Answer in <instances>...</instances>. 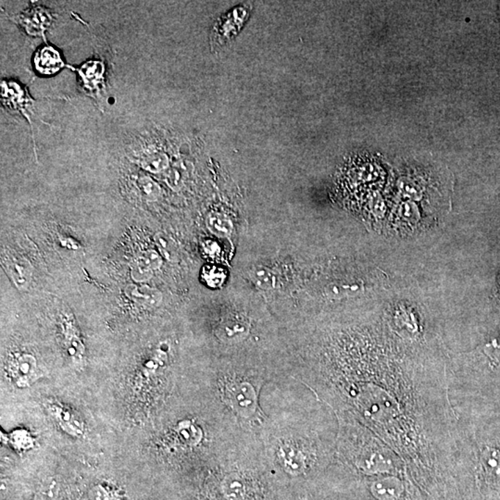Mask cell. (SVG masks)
Returning <instances> with one entry per match:
<instances>
[{
  "mask_svg": "<svg viewBox=\"0 0 500 500\" xmlns=\"http://www.w3.org/2000/svg\"><path fill=\"white\" fill-rule=\"evenodd\" d=\"M341 449L345 457L366 476L397 475L411 477L404 460L370 429L347 428L342 438Z\"/></svg>",
  "mask_w": 500,
  "mask_h": 500,
  "instance_id": "obj_1",
  "label": "cell"
},
{
  "mask_svg": "<svg viewBox=\"0 0 500 500\" xmlns=\"http://www.w3.org/2000/svg\"><path fill=\"white\" fill-rule=\"evenodd\" d=\"M411 478L397 475L370 477L367 488L374 500H411L413 488Z\"/></svg>",
  "mask_w": 500,
  "mask_h": 500,
  "instance_id": "obj_2",
  "label": "cell"
},
{
  "mask_svg": "<svg viewBox=\"0 0 500 500\" xmlns=\"http://www.w3.org/2000/svg\"><path fill=\"white\" fill-rule=\"evenodd\" d=\"M226 404L243 417H250L257 410V393L247 382H234L225 386L223 393Z\"/></svg>",
  "mask_w": 500,
  "mask_h": 500,
  "instance_id": "obj_3",
  "label": "cell"
},
{
  "mask_svg": "<svg viewBox=\"0 0 500 500\" xmlns=\"http://www.w3.org/2000/svg\"><path fill=\"white\" fill-rule=\"evenodd\" d=\"M79 85L88 95L98 98L104 87L105 65L98 60H91L77 69Z\"/></svg>",
  "mask_w": 500,
  "mask_h": 500,
  "instance_id": "obj_4",
  "label": "cell"
},
{
  "mask_svg": "<svg viewBox=\"0 0 500 500\" xmlns=\"http://www.w3.org/2000/svg\"><path fill=\"white\" fill-rule=\"evenodd\" d=\"M1 88L2 103L5 107L10 110H18L29 119L27 114L31 107L32 99L30 98L27 90L13 81H2Z\"/></svg>",
  "mask_w": 500,
  "mask_h": 500,
  "instance_id": "obj_5",
  "label": "cell"
},
{
  "mask_svg": "<svg viewBox=\"0 0 500 500\" xmlns=\"http://www.w3.org/2000/svg\"><path fill=\"white\" fill-rule=\"evenodd\" d=\"M33 60L35 71L40 76H53L59 73L65 65L60 51L49 45L38 49Z\"/></svg>",
  "mask_w": 500,
  "mask_h": 500,
  "instance_id": "obj_6",
  "label": "cell"
},
{
  "mask_svg": "<svg viewBox=\"0 0 500 500\" xmlns=\"http://www.w3.org/2000/svg\"><path fill=\"white\" fill-rule=\"evenodd\" d=\"M37 363L34 356L21 354L10 363V374L16 386L19 388H27L31 385L37 372Z\"/></svg>",
  "mask_w": 500,
  "mask_h": 500,
  "instance_id": "obj_7",
  "label": "cell"
},
{
  "mask_svg": "<svg viewBox=\"0 0 500 500\" xmlns=\"http://www.w3.org/2000/svg\"><path fill=\"white\" fill-rule=\"evenodd\" d=\"M51 13L43 7H33L19 16V24L28 35H41L51 26Z\"/></svg>",
  "mask_w": 500,
  "mask_h": 500,
  "instance_id": "obj_8",
  "label": "cell"
},
{
  "mask_svg": "<svg viewBox=\"0 0 500 500\" xmlns=\"http://www.w3.org/2000/svg\"><path fill=\"white\" fill-rule=\"evenodd\" d=\"M126 294L130 300L146 308H157L163 300V295L160 290L143 284L127 286Z\"/></svg>",
  "mask_w": 500,
  "mask_h": 500,
  "instance_id": "obj_9",
  "label": "cell"
},
{
  "mask_svg": "<svg viewBox=\"0 0 500 500\" xmlns=\"http://www.w3.org/2000/svg\"><path fill=\"white\" fill-rule=\"evenodd\" d=\"M7 270L13 283L19 289H26L31 283L33 267L27 259H12L8 262Z\"/></svg>",
  "mask_w": 500,
  "mask_h": 500,
  "instance_id": "obj_10",
  "label": "cell"
},
{
  "mask_svg": "<svg viewBox=\"0 0 500 500\" xmlns=\"http://www.w3.org/2000/svg\"><path fill=\"white\" fill-rule=\"evenodd\" d=\"M364 287H365V284L363 281L347 279V280L334 282L329 284L326 288V295L331 298L353 297V295L363 292Z\"/></svg>",
  "mask_w": 500,
  "mask_h": 500,
  "instance_id": "obj_11",
  "label": "cell"
},
{
  "mask_svg": "<svg viewBox=\"0 0 500 500\" xmlns=\"http://www.w3.org/2000/svg\"><path fill=\"white\" fill-rule=\"evenodd\" d=\"M208 230L218 237H227L234 231V223L231 218L222 212H212L206 219Z\"/></svg>",
  "mask_w": 500,
  "mask_h": 500,
  "instance_id": "obj_12",
  "label": "cell"
},
{
  "mask_svg": "<svg viewBox=\"0 0 500 500\" xmlns=\"http://www.w3.org/2000/svg\"><path fill=\"white\" fill-rule=\"evenodd\" d=\"M51 407L52 413H54V416L56 417L63 429L68 431L71 435H82V425L80 424L78 420L74 418V416L70 411L56 404L51 406Z\"/></svg>",
  "mask_w": 500,
  "mask_h": 500,
  "instance_id": "obj_13",
  "label": "cell"
},
{
  "mask_svg": "<svg viewBox=\"0 0 500 500\" xmlns=\"http://www.w3.org/2000/svg\"><path fill=\"white\" fill-rule=\"evenodd\" d=\"M169 157L162 152H154V153L146 155L141 160V166L143 169L152 173L164 172L169 167Z\"/></svg>",
  "mask_w": 500,
  "mask_h": 500,
  "instance_id": "obj_14",
  "label": "cell"
},
{
  "mask_svg": "<svg viewBox=\"0 0 500 500\" xmlns=\"http://www.w3.org/2000/svg\"><path fill=\"white\" fill-rule=\"evenodd\" d=\"M251 281L258 288L269 290L276 286V277L273 270L265 266L254 268L250 273Z\"/></svg>",
  "mask_w": 500,
  "mask_h": 500,
  "instance_id": "obj_15",
  "label": "cell"
},
{
  "mask_svg": "<svg viewBox=\"0 0 500 500\" xmlns=\"http://www.w3.org/2000/svg\"><path fill=\"white\" fill-rule=\"evenodd\" d=\"M154 241L162 258L172 262H175L178 259V250H176L175 242L169 236L164 233H157L154 236Z\"/></svg>",
  "mask_w": 500,
  "mask_h": 500,
  "instance_id": "obj_16",
  "label": "cell"
},
{
  "mask_svg": "<svg viewBox=\"0 0 500 500\" xmlns=\"http://www.w3.org/2000/svg\"><path fill=\"white\" fill-rule=\"evenodd\" d=\"M137 187L141 195L146 200L156 201L162 196V189L159 184L148 176L138 179Z\"/></svg>",
  "mask_w": 500,
  "mask_h": 500,
  "instance_id": "obj_17",
  "label": "cell"
},
{
  "mask_svg": "<svg viewBox=\"0 0 500 500\" xmlns=\"http://www.w3.org/2000/svg\"><path fill=\"white\" fill-rule=\"evenodd\" d=\"M223 491H225V496L230 500H242L245 491L244 483L236 475H233V476L226 478L225 485H223Z\"/></svg>",
  "mask_w": 500,
  "mask_h": 500,
  "instance_id": "obj_18",
  "label": "cell"
},
{
  "mask_svg": "<svg viewBox=\"0 0 500 500\" xmlns=\"http://www.w3.org/2000/svg\"><path fill=\"white\" fill-rule=\"evenodd\" d=\"M135 261H139L140 264L145 265L149 270H159L162 265V257L160 252L156 250H148L143 251L138 254L137 259Z\"/></svg>",
  "mask_w": 500,
  "mask_h": 500,
  "instance_id": "obj_19",
  "label": "cell"
},
{
  "mask_svg": "<svg viewBox=\"0 0 500 500\" xmlns=\"http://www.w3.org/2000/svg\"><path fill=\"white\" fill-rule=\"evenodd\" d=\"M153 276V272L146 268L145 265L140 264L139 261H135L131 266V277L132 280L137 284L146 283L150 280Z\"/></svg>",
  "mask_w": 500,
  "mask_h": 500,
  "instance_id": "obj_20",
  "label": "cell"
},
{
  "mask_svg": "<svg viewBox=\"0 0 500 500\" xmlns=\"http://www.w3.org/2000/svg\"><path fill=\"white\" fill-rule=\"evenodd\" d=\"M89 500H121L116 492L107 486L96 485L91 489Z\"/></svg>",
  "mask_w": 500,
  "mask_h": 500,
  "instance_id": "obj_21",
  "label": "cell"
},
{
  "mask_svg": "<svg viewBox=\"0 0 500 500\" xmlns=\"http://www.w3.org/2000/svg\"><path fill=\"white\" fill-rule=\"evenodd\" d=\"M499 15H500V4H499Z\"/></svg>",
  "mask_w": 500,
  "mask_h": 500,
  "instance_id": "obj_22",
  "label": "cell"
}]
</instances>
